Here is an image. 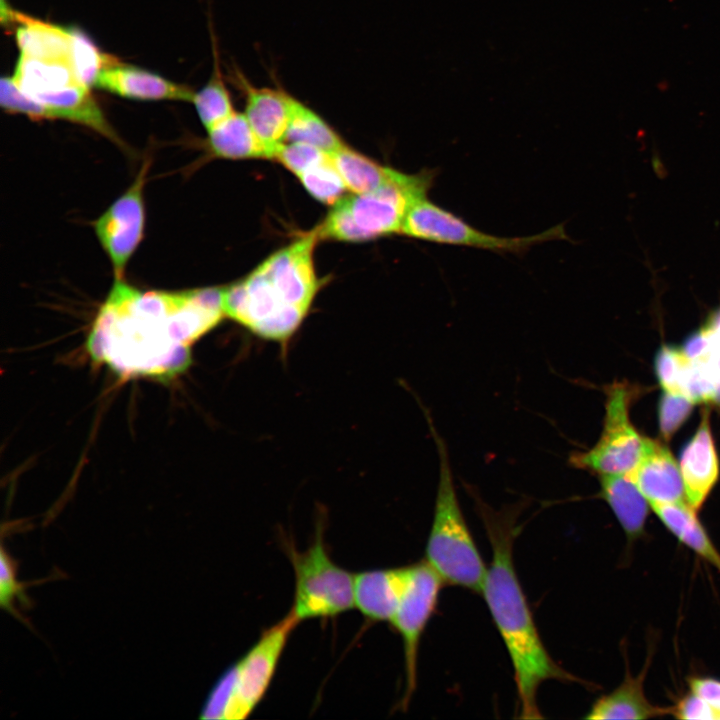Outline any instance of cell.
<instances>
[{"label": "cell", "instance_id": "2", "mask_svg": "<svg viewBox=\"0 0 720 720\" xmlns=\"http://www.w3.org/2000/svg\"><path fill=\"white\" fill-rule=\"evenodd\" d=\"M492 548L481 593L508 651L519 701V718L541 719L540 685L548 680L578 682L548 653L533 619L514 561L517 527L512 511L496 512L477 504Z\"/></svg>", "mask_w": 720, "mask_h": 720}, {"label": "cell", "instance_id": "13", "mask_svg": "<svg viewBox=\"0 0 720 720\" xmlns=\"http://www.w3.org/2000/svg\"><path fill=\"white\" fill-rule=\"evenodd\" d=\"M235 81L245 98L244 114L268 158L274 159L286 142L292 95L281 88L257 87L239 71Z\"/></svg>", "mask_w": 720, "mask_h": 720}, {"label": "cell", "instance_id": "18", "mask_svg": "<svg viewBox=\"0 0 720 720\" xmlns=\"http://www.w3.org/2000/svg\"><path fill=\"white\" fill-rule=\"evenodd\" d=\"M11 78L25 95L40 104L47 103L73 86L83 85L71 61L33 58L21 54Z\"/></svg>", "mask_w": 720, "mask_h": 720}, {"label": "cell", "instance_id": "31", "mask_svg": "<svg viewBox=\"0 0 720 720\" xmlns=\"http://www.w3.org/2000/svg\"><path fill=\"white\" fill-rule=\"evenodd\" d=\"M328 153L303 142H285L276 152L274 159L296 176L323 160Z\"/></svg>", "mask_w": 720, "mask_h": 720}, {"label": "cell", "instance_id": "32", "mask_svg": "<svg viewBox=\"0 0 720 720\" xmlns=\"http://www.w3.org/2000/svg\"><path fill=\"white\" fill-rule=\"evenodd\" d=\"M15 600L26 604L29 602L25 595V585L19 582L16 575L14 560L2 548L1 550V576H0V602L1 606L11 614L19 616L15 608Z\"/></svg>", "mask_w": 720, "mask_h": 720}, {"label": "cell", "instance_id": "15", "mask_svg": "<svg viewBox=\"0 0 720 720\" xmlns=\"http://www.w3.org/2000/svg\"><path fill=\"white\" fill-rule=\"evenodd\" d=\"M628 475L651 505L681 501L685 496L680 466L660 442L646 438L641 459Z\"/></svg>", "mask_w": 720, "mask_h": 720}, {"label": "cell", "instance_id": "33", "mask_svg": "<svg viewBox=\"0 0 720 720\" xmlns=\"http://www.w3.org/2000/svg\"><path fill=\"white\" fill-rule=\"evenodd\" d=\"M672 712L675 717L680 719H717V715L711 706L693 692L681 699Z\"/></svg>", "mask_w": 720, "mask_h": 720}, {"label": "cell", "instance_id": "6", "mask_svg": "<svg viewBox=\"0 0 720 720\" xmlns=\"http://www.w3.org/2000/svg\"><path fill=\"white\" fill-rule=\"evenodd\" d=\"M299 619L290 610L264 630L257 642L216 681L201 709V719H246L265 696L289 636Z\"/></svg>", "mask_w": 720, "mask_h": 720}, {"label": "cell", "instance_id": "11", "mask_svg": "<svg viewBox=\"0 0 720 720\" xmlns=\"http://www.w3.org/2000/svg\"><path fill=\"white\" fill-rule=\"evenodd\" d=\"M147 163L130 187L94 222L95 234L113 266L115 279H123L126 265L143 237V188Z\"/></svg>", "mask_w": 720, "mask_h": 720}, {"label": "cell", "instance_id": "27", "mask_svg": "<svg viewBox=\"0 0 720 720\" xmlns=\"http://www.w3.org/2000/svg\"><path fill=\"white\" fill-rule=\"evenodd\" d=\"M191 102L206 130L235 112L221 75L217 53L214 55V69L210 79L199 91L194 92Z\"/></svg>", "mask_w": 720, "mask_h": 720}, {"label": "cell", "instance_id": "26", "mask_svg": "<svg viewBox=\"0 0 720 720\" xmlns=\"http://www.w3.org/2000/svg\"><path fill=\"white\" fill-rule=\"evenodd\" d=\"M286 141L307 143L328 154L345 146L340 136L322 117L293 96Z\"/></svg>", "mask_w": 720, "mask_h": 720}, {"label": "cell", "instance_id": "19", "mask_svg": "<svg viewBox=\"0 0 720 720\" xmlns=\"http://www.w3.org/2000/svg\"><path fill=\"white\" fill-rule=\"evenodd\" d=\"M5 10L7 20L13 25L17 24L15 38L21 55L71 61L72 28L34 19L10 8Z\"/></svg>", "mask_w": 720, "mask_h": 720}, {"label": "cell", "instance_id": "29", "mask_svg": "<svg viewBox=\"0 0 720 720\" xmlns=\"http://www.w3.org/2000/svg\"><path fill=\"white\" fill-rule=\"evenodd\" d=\"M113 59L101 52L85 33L72 28L71 63L81 84L95 86L99 73Z\"/></svg>", "mask_w": 720, "mask_h": 720}, {"label": "cell", "instance_id": "23", "mask_svg": "<svg viewBox=\"0 0 720 720\" xmlns=\"http://www.w3.org/2000/svg\"><path fill=\"white\" fill-rule=\"evenodd\" d=\"M666 528L684 545L720 571V553L696 516L683 500L651 505Z\"/></svg>", "mask_w": 720, "mask_h": 720}, {"label": "cell", "instance_id": "3", "mask_svg": "<svg viewBox=\"0 0 720 720\" xmlns=\"http://www.w3.org/2000/svg\"><path fill=\"white\" fill-rule=\"evenodd\" d=\"M314 229L274 252L242 280L222 288L225 317L258 338L286 345L309 313L320 281Z\"/></svg>", "mask_w": 720, "mask_h": 720}, {"label": "cell", "instance_id": "20", "mask_svg": "<svg viewBox=\"0 0 720 720\" xmlns=\"http://www.w3.org/2000/svg\"><path fill=\"white\" fill-rule=\"evenodd\" d=\"M700 380L704 401L720 404V310L683 347Z\"/></svg>", "mask_w": 720, "mask_h": 720}, {"label": "cell", "instance_id": "9", "mask_svg": "<svg viewBox=\"0 0 720 720\" xmlns=\"http://www.w3.org/2000/svg\"><path fill=\"white\" fill-rule=\"evenodd\" d=\"M634 393L633 387L624 382L606 387L605 417L600 437L591 448L571 453V466L599 476L633 471L641 459L646 440L629 420Z\"/></svg>", "mask_w": 720, "mask_h": 720}, {"label": "cell", "instance_id": "1", "mask_svg": "<svg viewBox=\"0 0 720 720\" xmlns=\"http://www.w3.org/2000/svg\"><path fill=\"white\" fill-rule=\"evenodd\" d=\"M224 317L222 288L144 291L115 279L85 346L121 378L167 382L189 368L192 345Z\"/></svg>", "mask_w": 720, "mask_h": 720}, {"label": "cell", "instance_id": "22", "mask_svg": "<svg viewBox=\"0 0 720 720\" xmlns=\"http://www.w3.org/2000/svg\"><path fill=\"white\" fill-rule=\"evenodd\" d=\"M645 672L637 677L628 673L611 693L598 698L586 719H648L664 715L668 710L652 705L645 697L643 679Z\"/></svg>", "mask_w": 720, "mask_h": 720}, {"label": "cell", "instance_id": "17", "mask_svg": "<svg viewBox=\"0 0 720 720\" xmlns=\"http://www.w3.org/2000/svg\"><path fill=\"white\" fill-rule=\"evenodd\" d=\"M407 579V566L354 574V607L368 620L391 622Z\"/></svg>", "mask_w": 720, "mask_h": 720}, {"label": "cell", "instance_id": "30", "mask_svg": "<svg viewBox=\"0 0 720 720\" xmlns=\"http://www.w3.org/2000/svg\"><path fill=\"white\" fill-rule=\"evenodd\" d=\"M694 402L689 398L664 390L659 403V427L666 440L670 439L689 416Z\"/></svg>", "mask_w": 720, "mask_h": 720}, {"label": "cell", "instance_id": "5", "mask_svg": "<svg viewBox=\"0 0 720 720\" xmlns=\"http://www.w3.org/2000/svg\"><path fill=\"white\" fill-rule=\"evenodd\" d=\"M425 417L439 458V479L425 560L444 583L481 592L487 568L460 507L446 443L430 415L426 413Z\"/></svg>", "mask_w": 720, "mask_h": 720}, {"label": "cell", "instance_id": "21", "mask_svg": "<svg viewBox=\"0 0 720 720\" xmlns=\"http://www.w3.org/2000/svg\"><path fill=\"white\" fill-rule=\"evenodd\" d=\"M600 496L608 503L630 539L639 537L648 515V500L628 474L601 475Z\"/></svg>", "mask_w": 720, "mask_h": 720}, {"label": "cell", "instance_id": "25", "mask_svg": "<svg viewBox=\"0 0 720 720\" xmlns=\"http://www.w3.org/2000/svg\"><path fill=\"white\" fill-rule=\"evenodd\" d=\"M330 155L347 190L352 193H365L379 188L395 170L380 165L346 145Z\"/></svg>", "mask_w": 720, "mask_h": 720}, {"label": "cell", "instance_id": "28", "mask_svg": "<svg viewBox=\"0 0 720 720\" xmlns=\"http://www.w3.org/2000/svg\"><path fill=\"white\" fill-rule=\"evenodd\" d=\"M297 177L312 197L327 205H334L347 190L330 154Z\"/></svg>", "mask_w": 720, "mask_h": 720}, {"label": "cell", "instance_id": "14", "mask_svg": "<svg viewBox=\"0 0 720 720\" xmlns=\"http://www.w3.org/2000/svg\"><path fill=\"white\" fill-rule=\"evenodd\" d=\"M95 86L135 100L192 101L194 91L145 69L113 59L99 73Z\"/></svg>", "mask_w": 720, "mask_h": 720}, {"label": "cell", "instance_id": "10", "mask_svg": "<svg viewBox=\"0 0 720 720\" xmlns=\"http://www.w3.org/2000/svg\"><path fill=\"white\" fill-rule=\"evenodd\" d=\"M443 583L426 560L407 566L403 595L391 620L403 643L406 685L400 704L405 708L417 685L419 643L436 608Z\"/></svg>", "mask_w": 720, "mask_h": 720}, {"label": "cell", "instance_id": "12", "mask_svg": "<svg viewBox=\"0 0 720 720\" xmlns=\"http://www.w3.org/2000/svg\"><path fill=\"white\" fill-rule=\"evenodd\" d=\"M0 102L9 112L20 113L34 119H62L87 126L108 139L121 143L108 123L101 108L83 85L73 86L41 105L25 95L11 77H3L0 84Z\"/></svg>", "mask_w": 720, "mask_h": 720}, {"label": "cell", "instance_id": "16", "mask_svg": "<svg viewBox=\"0 0 720 720\" xmlns=\"http://www.w3.org/2000/svg\"><path fill=\"white\" fill-rule=\"evenodd\" d=\"M680 470L687 502L701 507L719 476V461L710 429L709 413H702L696 433L683 448Z\"/></svg>", "mask_w": 720, "mask_h": 720}, {"label": "cell", "instance_id": "8", "mask_svg": "<svg viewBox=\"0 0 720 720\" xmlns=\"http://www.w3.org/2000/svg\"><path fill=\"white\" fill-rule=\"evenodd\" d=\"M400 234L439 244L466 246L517 255L526 253L534 245L568 239L563 224L530 236L500 237L491 235L474 228L461 217L431 202L427 197L420 199L410 208Z\"/></svg>", "mask_w": 720, "mask_h": 720}, {"label": "cell", "instance_id": "34", "mask_svg": "<svg viewBox=\"0 0 720 720\" xmlns=\"http://www.w3.org/2000/svg\"><path fill=\"white\" fill-rule=\"evenodd\" d=\"M691 692L706 701L720 719V680L714 678H693L690 683Z\"/></svg>", "mask_w": 720, "mask_h": 720}, {"label": "cell", "instance_id": "4", "mask_svg": "<svg viewBox=\"0 0 720 720\" xmlns=\"http://www.w3.org/2000/svg\"><path fill=\"white\" fill-rule=\"evenodd\" d=\"M438 172L394 170L387 182L365 193L343 196L315 230L319 239L361 242L400 233L410 208L427 197Z\"/></svg>", "mask_w": 720, "mask_h": 720}, {"label": "cell", "instance_id": "7", "mask_svg": "<svg viewBox=\"0 0 720 720\" xmlns=\"http://www.w3.org/2000/svg\"><path fill=\"white\" fill-rule=\"evenodd\" d=\"M285 551L295 577L291 611L300 622L335 617L354 607V574L331 559L324 543L322 526L317 528L307 549L301 551L286 542Z\"/></svg>", "mask_w": 720, "mask_h": 720}, {"label": "cell", "instance_id": "24", "mask_svg": "<svg viewBox=\"0 0 720 720\" xmlns=\"http://www.w3.org/2000/svg\"><path fill=\"white\" fill-rule=\"evenodd\" d=\"M208 149L224 159L268 158L244 113L237 111L207 130Z\"/></svg>", "mask_w": 720, "mask_h": 720}]
</instances>
